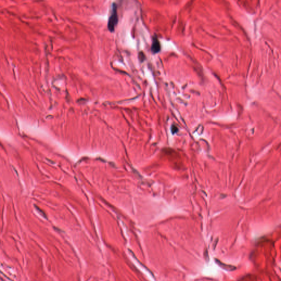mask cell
<instances>
[{
  "mask_svg": "<svg viewBox=\"0 0 281 281\" xmlns=\"http://www.w3.org/2000/svg\"><path fill=\"white\" fill-rule=\"evenodd\" d=\"M216 262H217V264H218V265L220 266L221 267V268L224 269L225 270H227V271H234L236 269V267L233 266H231V265H226V264H223L222 263L221 261H218L217 259L215 260Z\"/></svg>",
  "mask_w": 281,
  "mask_h": 281,
  "instance_id": "3",
  "label": "cell"
},
{
  "mask_svg": "<svg viewBox=\"0 0 281 281\" xmlns=\"http://www.w3.org/2000/svg\"><path fill=\"white\" fill-rule=\"evenodd\" d=\"M118 22V13H117V6L115 3H113L112 7V13L109 17L108 28L110 32L114 30L115 27L117 25Z\"/></svg>",
  "mask_w": 281,
  "mask_h": 281,
  "instance_id": "1",
  "label": "cell"
},
{
  "mask_svg": "<svg viewBox=\"0 0 281 281\" xmlns=\"http://www.w3.org/2000/svg\"><path fill=\"white\" fill-rule=\"evenodd\" d=\"M151 49L154 53H158L161 50V44L157 37H153V39Z\"/></svg>",
  "mask_w": 281,
  "mask_h": 281,
  "instance_id": "2",
  "label": "cell"
}]
</instances>
